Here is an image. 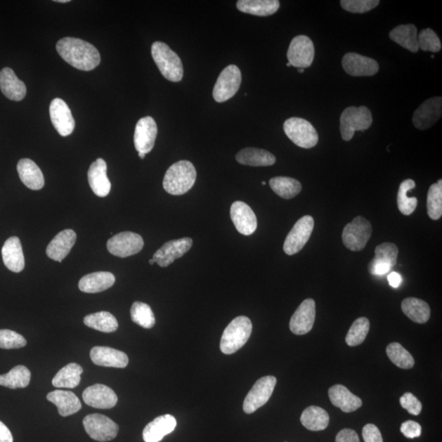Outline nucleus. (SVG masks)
<instances>
[{
    "instance_id": "f257e3e1",
    "label": "nucleus",
    "mask_w": 442,
    "mask_h": 442,
    "mask_svg": "<svg viewBox=\"0 0 442 442\" xmlns=\"http://www.w3.org/2000/svg\"><path fill=\"white\" fill-rule=\"evenodd\" d=\"M56 48L63 60L78 70L92 71L101 61L98 49L81 39L63 38L57 43Z\"/></svg>"
},
{
    "instance_id": "f03ea898",
    "label": "nucleus",
    "mask_w": 442,
    "mask_h": 442,
    "mask_svg": "<svg viewBox=\"0 0 442 442\" xmlns=\"http://www.w3.org/2000/svg\"><path fill=\"white\" fill-rule=\"evenodd\" d=\"M197 171L193 163L180 161L168 169L163 180V188L169 195L180 196L195 186Z\"/></svg>"
},
{
    "instance_id": "7ed1b4c3",
    "label": "nucleus",
    "mask_w": 442,
    "mask_h": 442,
    "mask_svg": "<svg viewBox=\"0 0 442 442\" xmlns=\"http://www.w3.org/2000/svg\"><path fill=\"white\" fill-rule=\"evenodd\" d=\"M152 56L159 71L168 81L181 82L183 77L181 59L176 52L165 43L154 42L152 46Z\"/></svg>"
},
{
    "instance_id": "20e7f679",
    "label": "nucleus",
    "mask_w": 442,
    "mask_h": 442,
    "mask_svg": "<svg viewBox=\"0 0 442 442\" xmlns=\"http://www.w3.org/2000/svg\"><path fill=\"white\" fill-rule=\"evenodd\" d=\"M252 324L246 316H238L230 322L223 332L221 340V351L226 355L235 353L250 339Z\"/></svg>"
},
{
    "instance_id": "39448f33",
    "label": "nucleus",
    "mask_w": 442,
    "mask_h": 442,
    "mask_svg": "<svg viewBox=\"0 0 442 442\" xmlns=\"http://www.w3.org/2000/svg\"><path fill=\"white\" fill-rule=\"evenodd\" d=\"M372 123V113L365 106L346 108L340 117V131L342 140L350 141L356 131L368 130Z\"/></svg>"
},
{
    "instance_id": "423d86ee",
    "label": "nucleus",
    "mask_w": 442,
    "mask_h": 442,
    "mask_svg": "<svg viewBox=\"0 0 442 442\" xmlns=\"http://www.w3.org/2000/svg\"><path fill=\"white\" fill-rule=\"evenodd\" d=\"M286 136L301 148H314L319 142V136L309 122L300 117H291L284 124Z\"/></svg>"
},
{
    "instance_id": "0eeeda50",
    "label": "nucleus",
    "mask_w": 442,
    "mask_h": 442,
    "mask_svg": "<svg viewBox=\"0 0 442 442\" xmlns=\"http://www.w3.org/2000/svg\"><path fill=\"white\" fill-rule=\"evenodd\" d=\"M370 222L362 216H357L347 223L342 232V242L352 252L363 250L372 235Z\"/></svg>"
},
{
    "instance_id": "6e6552de",
    "label": "nucleus",
    "mask_w": 442,
    "mask_h": 442,
    "mask_svg": "<svg viewBox=\"0 0 442 442\" xmlns=\"http://www.w3.org/2000/svg\"><path fill=\"white\" fill-rule=\"evenodd\" d=\"M276 384L277 379L274 376H266L258 379L243 402V411L247 415L252 414L265 405L274 392Z\"/></svg>"
},
{
    "instance_id": "1a4fd4ad",
    "label": "nucleus",
    "mask_w": 442,
    "mask_h": 442,
    "mask_svg": "<svg viewBox=\"0 0 442 442\" xmlns=\"http://www.w3.org/2000/svg\"><path fill=\"white\" fill-rule=\"evenodd\" d=\"M242 82V74L236 65L223 69L213 89V98L217 103H223L235 96Z\"/></svg>"
},
{
    "instance_id": "9d476101",
    "label": "nucleus",
    "mask_w": 442,
    "mask_h": 442,
    "mask_svg": "<svg viewBox=\"0 0 442 442\" xmlns=\"http://www.w3.org/2000/svg\"><path fill=\"white\" fill-rule=\"evenodd\" d=\"M83 425L87 434L93 440L105 442L117 438L119 426L108 417L99 414L84 417Z\"/></svg>"
},
{
    "instance_id": "9b49d317",
    "label": "nucleus",
    "mask_w": 442,
    "mask_h": 442,
    "mask_svg": "<svg viewBox=\"0 0 442 442\" xmlns=\"http://www.w3.org/2000/svg\"><path fill=\"white\" fill-rule=\"evenodd\" d=\"M314 225L315 221L311 216H303L297 221L285 242L284 251L287 255H295L305 247L314 230Z\"/></svg>"
},
{
    "instance_id": "f8f14e48",
    "label": "nucleus",
    "mask_w": 442,
    "mask_h": 442,
    "mask_svg": "<svg viewBox=\"0 0 442 442\" xmlns=\"http://www.w3.org/2000/svg\"><path fill=\"white\" fill-rule=\"evenodd\" d=\"M145 245L143 238L132 232L119 233L108 240L107 248L113 256L125 258L137 254Z\"/></svg>"
},
{
    "instance_id": "ddd939ff",
    "label": "nucleus",
    "mask_w": 442,
    "mask_h": 442,
    "mask_svg": "<svg viewBox=\"0 0 442 442\" xmlns=\"http://www.w3.org/2000/svg\"><path fill=\"white\" fill-rule=\"evenodd\" d=\"M287 57L292 67L303 69L309 67L314 61V44L308 37H296L290 43Z\"/></svg>"
},
{
    "instance_id": "4468645a",
    "label": "nucleus",
    "mask_w": 442,
    "mask_h": 442,
    "mask_svg": "<svg viewBox=\"0 0 442 442\" xmlns=\"http://www.w3.org/2000/svg\"><path fill=\"white\" fill-rule=\"evenodd\" d=\"M442 115V98L434 97L428 99L417 108L414 113V126L421 131L428 130L441 119Z\"/></svg>"
},
{
    "instance_id": "2eb2a0df",
    "label": "nucleus",
    "mask_w": 442,
    "mask_h": 442,
    "mask_svg": "<svg viewBox=\"0 0 442 442\" xmlns=\"http://www.w3.org/2000/svg\"><path fill=\"white\" fill-rule=\"evenodd\" d=\"M51 122L59 135L63 137L70 136L76 122L67 104L61 98H54L49 107Z\"/></svg>"
},
{
    "instance_id": "dca6fc26",
    "label": "nucleus",
    "mask_w": 442,
    "mask_h": 442,
    "mask_svg": "<svg viewBox=\"0 0 442 442\" xmlns=\"http://www.w3.org/2000/svg\"><path fill=\"white\" fill-rule=\"evenodd\" d=\"M192 245L193 240L190 238L167 242L159 248L153 255L152 259L159 266L167 267L190 251Z\"/></svg>"
},
{
    "instance_id": "f3484780",
    "label": "nucleus",
    "mask_w": 442,
    "mask_h": 442,
    "mask_svg": "<svg viewBox=\"0 0 442 442\" xmlns=\"http://www.w3.org/2000/svg\"><path fill=\"white\" fill-rule=\"evenodd\" d=\"M316 320V302L314 300L306 299L297 308L292 316L290 327L292 334L305 335L311 332Z\"/></svg>"
},
{
    "instance_id": "a211bd4d",
    "label": "nucleus",
    "mask_w": 442,
    "mask_h": 442,
    "mask_svg": "<svg viewBox=\"0 0 442 442\" xmlns=\"http://www.w3.org/2000/svg\"><path fill=\"white\" fill-rule=\"evenodd\" d=\"M342 64L344 71L352 77H372L379 70L375 59L356 53L345 54Z\"/></svg>"
},
{
    "instance_id": "6ab92c4d",
    "label": "nucleus",
    "mask_w": 442,
    "mask_h": 442,
    "mask_svg": "<svg viewBox=\"0 0 442 442\" xmlns=\"http://www.w3.org/2000/svg\"><path fill=\"white\" fill-rule=\"evenodd\" d=\"M157 136V126L151 117L141 118L136 126L134 142L138 152L148 153L152 150Z\"/></svg>"
},
{
    "instance_id": "aec40b11",
    "label": "nucleus",
    "mask_w": 442,
    "mask_h": 442,
    "mask_svg": "<svg viewBox=\"0 0 442 442\" xmlns=\"http://www.w3.org/2000/svg\"><path fill=\"white\" fill-rule=\"evenodd\" d=\"M83 400L86 405L96 409H112L117 403L115 392L103 384H96L87 387L83 392Z\"/></svg>"
},
{
    "instance_id": "412c9836",
    "label": "nucleus",
    "mask_w": 442,
    "mask_h": 442,
    "mask_svg": "<svg viewBox=\"0 0 442 442\" xmlns=\"http://www.w3.org/2000/svg\"><path fill=\"white\" fill-rule=\"evenodd\" d=\"M230 216L237 230L243 235H252L256 230L257 220L254 212L245 202H233L230 208Z\"/></svg>"
},
{
    "instance_id": "4be33fe9",
    "label": "nucleus",
    "mask_w": 442,
    "mask_h": 442,
    "mask_svg": "<svg viewBox=\"0 0 442 442\" xmlns=\"http://www.w3.org/2000/svg\"><path fill=\"white\" fill-rule=\"evenodd\" d=\"M91 358L93 364L98 366L126 368L129 358L126 353L108 346H94L91 351Z\"/></svg>"
},
{
    "instance_id": "5701e85b",
    "label": "nucleus",
    "mask_w": 442,
    "mask_h": 442,
    "mask_svg": "<svg viewBox=\"0 0 442 442\" xmlns=\"http://www.w3.org/2000/svg\"><path fill=\"white\" fill-rule=\"evenodd\" d=\"M107 163L98 158L91 164L88 171V181L94 195L104 197L111 191V183L107 176Z\"/></svg>"
},
{
    "instance_id": "b1692460",
    "label": "nucleus",
    "mask_w": 442,
    "mask_h": 442,
    "mask_svg": "<svg viewBox=\"0 0 442 442\" xmlns=\"http://www.w3.org/2000/svg\"><path fill=\"white\" fill-rule=\"evenodd\" d=\"M177 421L171 415L157 417L149 423L143 431V438L145 442H160L167 435L176 429Z\"/></svg>"
},
{
    "instance_id": "393cba45",
    "label": "nucleus",
    "mask_w": 442,
    "mask_h": 442,
    "mask_svg": "<svg viewBox=\"0 0 442 442\" xmlns=\"http://www.w3.org/2000/svg\"><path fill=\"white\" fill-rule=\"evenodd\" d=\"M0 89L5 97L16 102L22 101L27 94L26 84L9 67L0 72Z\"/></svg>"
},
{
    "instance_id": "a878e982",
    "label": "nucleus",
    "mask_w": 442,
    "mask_h": 442,
    "mask_svg": "<svg viewBox=\"0 0 442 442\" xmlns=\"http://www.w3.org/2000/svg\"><path fill=\"white\" fill-rule=\"evenodd\" d=\"M77 241V233L72 230H65L58 233L47 247L46 254L53 261L61 263Z\"/></svg>"
},
{
    "instance_id": "bb28decb",
    "label": "nucleus",
    "mask_w": 442,
    "mask_h": 442,
    "mask_svg": "<svg viewBox=\"0 0 442 442\" xmlns=\"http://www.w3.org/2000/svg\"><path fill=\"white\" fill-rule=\"evenodd\" d=\"M2 257L9 271L19 273L24 270L25 258L21 241L18 237L9 238L2 247Z\"/></svg>"
},
{
    "instance_id": "cd10ccee",
    "label": "nucleus",
    "mask_w": 442,
    "mask_h": 442,
    "mask_svg": "<svg viewBox=\"0 0 442 442\" xmlns=\"http://www.w3.org/2000/svg\"><path fill=\"white\" fill-rule=\"evenodd\" d=\"M330 399L332 404L345 413H351L360 408L362 401L344 385L337 384L330 387Z\"/></svg>"
},
{
    "instance_id": "c85d7f7f",
    "label": "nucleus",
    "mask_w": 442,
    "mask_h": 442,
    "mask_svg": "<svg viewBox=\"0 0 442 442\" xmlns=\"http://www.w3.org/2000/svg\"><path fill=\"white\" fill-rule=\"evenodd\" d=\"M115 282L116 278L110 272H94L82 278L79 289L86 294H97L110 289Z\"/></svg>"
},
{
    "instance_id": "c756f323",
    "label": "nucleus",
    "mask_w": 442,
    "mask_h": 442,
    "mask_svg": "<svg viewBox=\"0 0 442 442\" xmlns=\"http://www.w3.org/2000/svg\"><path fill=\"white\" fill-rule=\"evenodd\" d=\"M17 169L20 178L30 190H39L44 186L43 173L31 159H21Z\"/></svg>"
},
{
    "instance_id": "7c9ffc66",
    "label": "nucleus",
    "mask_w": 442,
    "mask_h": 442,
    "mask_svg": "<svg viewBox=\"0 0 442 442\" xmlns=\"http://www.w3.org/2000/svg\"><path fill=\"white\" fill-rule=\"evenodd\" d=\"M47 400L57 406L59 415L63 417L76 414L82 407L81 401L72 391L56 390L49 392Z\"/></svg>"
},
{
    "instance_id": "2f4dec72",
    "label": "nucleus",
    "mask_w": 442,
    "mask_h": 442,
    "mask_svg": "<svg viewBox=\"0 0 442 442\" xmlns=\"http://www.w3.org/2000/svg\"><path fill=\"white\" fill-rule=\"evenodd\" d=\"M236 160L242 165L251 167H269L274 165L276 158L264 149L247 148L236 155Z\"/></svg>"
},
{
    "instance_id": "473e14b6",
    "label": "nucleus",
    "mask_w": 442,
    "mask_h": 442,
    "mask_svg": "<svg viewBox=\"0 0 442 442\" xmlns=\"http://www.w3.org/2000/svg\"><path fill=\"white\" fill-rule=\"evenodd\" d=\"M280 7V3L278 0H240L237 2V8L240 12L259 17L271 16Z\"/></svg>"
},
{
    "instance_id": "72a5a7b5",
    "label": "nucleus",
    "mask_w": 442,
    "mask_h": 442,
    "mask_svg": "<svg viewBox=\"0 0 442 442\" xmlns=\"http://www.w3.org/2000/svg\"><path fill=\"white\" fill-rule=\"evenodd\" d=\"M390 38L412 53L419 51L418 31L415 25H400L390 32Z\"/></svg>"
},
{
    "instance_id": "f704fd0d",
    "label": "nucleus",
    "mask_w": 442,
    "mask_h": 442,
    "mask_svg": "<svg viewBox=\"0 0 442 442\" xmlns=\"http://www.w3.org/2000/svg\"><path fill=\"white\" fill-rule=\"evenodd\" d=\"M301 423L308 430L323 431L330 424V415L321 407L311 405L302 412Z\"/></svg>"
},
{
    "instance_id": "c9c22d12",
    "label": "nucleus",
    "mask_w": 442,
    "mask_h": 442,
    "mask_svg": "<svg viewBox=\"0 0 442 442\" xmlns=\"http://www.w3.org/2000/svg\"><path fill=\"white\" fill-rule=\"evenodd\" d=\"M401 309L407 317L418 324H425L430 319L431 310L428 303L418 298H406L401 303Z\"/></svg>"
},
{
    "instance_id": "e433bc0d",
    "label": "nucleus",
    "mask_w": 442,
    "mask_h": 442,
    "mask_svg": "<svg viewBox=\"0 0 442 442\" xmlns=\"http://www.w3.org/2000/svg\"><path fill=\"white\" fill-rule=\"evenodd\" d=\"M82 367L76 363H70L63 367L53 377L52 384L58 389H74L82 380Z\"/></svg>"
},
{
    "instance_id": "4c0bfd02",
    "label": "nucleus",
    "mask_w": 442,
    "mask_h": 442,
    "mask_svg": "<svg viewBox=\"0 0 442 442\" xmlns=\"http://www.w3.org/2000/svg\"><path fill=\"white\" fill-rule=\"evenodd\" d=\"M84 324L91 329L110 334L117 330L118 322L115 316L107 311L93 313L84 318Z\"/></svg>"
},
{
    "instance_id": "58836bf2",
    "label": "nucleus",
    "mask_w": 442,
    "mask_h": 442,
    "mask_svg": "<svg viewBox=\"0 0 442 442\" xmlns=\"http://www.w3.org/2000/svg\"><path fill=\"white\" fill-rule=\"evenodd\" d=\"M31 372L24 365H18L7 374L0 375V386L11 389H25L31 382Z\"/></svg>"
},
{
    "instance_id": "ea45409f",
    "label": "nucleus",
    "mask_w": 442,
    "mask_h": 442,
    "mask_svg": "<svg viewBox=\"0 0 442 442\" xmlns=\"http://www.w3.org/2000/svg\"><path fill=\"white\" fill-rule=\"evenodd\" d=\"M270 186L277 195L285 200H291L299 195L302 190L301 183L295 178L285 176L272 178Z\"/></svg>"
},
{
    "instance_id": "a19ab883",
    "label": "nucleus",
    "mask_w": 442,
    "mask_h": 442,
    "mask_svg": "<svg viewBox=\"0 0 442 442\" xmlns=\"http://www.w3.org/2000/svg\"><path fill=\"white\" fill-rule=\"evenodd\" d=\"M415 187V183L413 180H405L400 185L398 195H397V205H398L399 211L405 216L411 215L418 205V200L416 197L407 196L408 192L413 190Z\"/></svg>"
},
{
    "instance_id": "79ce46f5",
    "label": "nucleus",
    "mask_w": 442,
    "mask_h": 442,
    "mask_svg": "<svg viewBox=\"0 0 442 442\" xmlns=\"http://www.w3.org/2000/svg\"><path fill=\"white\" fill-rule=\"evenodd\" d=\"M386 355L390 360L400 369L413 368L415 359L408 351H406L398 342H392L386 346Z\"/></svg>"
},
{
    "instance_id": "37998d69",
    "label": "nucleus",
    "mask_w": 442,
    "mask_h": 442,
    "mask_svg": "<svg viewBox=\"0 0 442 442\" xmlns=\"http://www.w3.org/2000/svg\"><path fill=\"white\" fill-rule=\"evenodd\" d=\"M131 320L136 325L145 329H152L155 325L156 320L151 307L146 303L136 301L131 309Z\"/></svg>"
},
{
    "instance_id": "c03bdc74",
    "label": "nucleus",
    "mask_w": 442,
    "mask_h": 442,
    "mask_svg": "<svg viewBox=\"0 0 442 442\" xmlns=\"http://www.w3.org/2000/svg\"><path fill=\"white\" fill-rule=\"evenodd\" d=\"M370 320L365 317L359 318L354 321L346 337V344L356 346L363 344L370 331Z\"/></svg>"
},
{
    "instance_id": "a18cd8bd",
    "label": "nucleus",
    "mask_w": 442,
    "mask_h": 442,
    "mask_svg": "<svg viewBox=\"0 0 442 442\" xmlns=\"http://www.w3.org/2000/svg\"><path fill=\"white\" fill-rule=\"evenodd\" d=\"M428 214L431 220L438 221L442 216V181L434 183L429 188L427 198Z\"/></svg>"
},
{
    "instance_id": "49530a36",
    "label": "nucleus",
    "mask_w": 442,
    "mask_h": 442,
    "mask_svg": "<svg viewBox=\"0 0 442 442\" xmlns=\"http://www.w3.org/2000/svg\"><path fill=\"white\" fill-rule=\"evenodd\" d=\"M398 253V247H397L394 243H382V245L376 247L375 256L372 261L389 265L391 268H392L396 264Z\"/></svg>"
},
{
    "instance_id": "de8ad7c7",
    "label": "nucleus",
    "mask_w": 442,
    "mask_h": 442,
    "mask_svg": "<svg viewBox=\"0 0 442 442\" xmlns=\"http://www.w3.org/2000/svg\"><path fill=\"white\" fill-rule=\"evenodd\" d=\"M418 42L419 48L424 52L436 53L439 52L441 48V43L438 34L429 28L422 30L418 34Z\"/></svg>"
},
{
    "instance_id": "09e8293b",
    "label": "nucleus",
    "mask_w": 442,
    "mask_h": 442,
    "mask_svg": "<svg viewBox=\"0 0 442 442\" xmlns=\"http://www.w3.org/2000/svg\"><path fill=\"white\" fill-rule=\"evenodd\" d=\"M27 345V340L18 332L9 330H0V349H18Z\"/></svg>"
},
{
    "instance_id": "8fccbe9b",
    "label": "nucleus",
    "mask_w": 442,
    "mask_h": 442,
    "mask_svg": "<svg viewBox=\"0 0 442 442\" xmlns=\"http://www.w3.org/2000/svg\"><path fill=\"white\" fill-rule=\"evenodd\" d=\"M379 0H342V8L352 13L370 12L379 4Z\"/></svg>"
},
{
    "instance_id": "3c124183",
    "label": "nucleus",
    "mask_w": 442,
    "mask_h": 442,
    "mask_svg": "<svg viewBox=\"0 0 442 442\" xmlns=\"http://www.w3.org/2000/svg\"><path fill=\"white\" fill-rule=\"evenodd\" d=\"M400 403L402 408H404L412 415H420L422 411L421 402L417 397L410 394V392H406L400 398Z\"/></svg>"
},
{
    "instance_id": "603ef678",
    "label": "nucleus",
    "mask_w": 442,
    "mask_h": 442,
    "mask_svg": "<svg viewBox=\"0 0 442 442\" xmlns=\"http://www.w3.org/2000/svg\"><path fill=\"white\" fill-rule=\"evenodd\" d=\"M401 434H403L405 438L409 439H414L420 438L422 434L421 425L417 422L413 420H408L405 422L401 426Z\"/></svg>"
},
{
    "instance_id": "864d4df0",
    "label": "nucleus",
    "mask_w": 442,
    "mask_h": 442,
    "mask_svg": "<svg viewBox=\"0 0 442 442\" xmlns=\"http://www.w3.org/2000/svg\"><path fill=\"white\" fill-rule=\"evenodd\" d=\"M365 442H384L380 430L375 424H366L362 430Z\"/></svg>"
},
{
    "instance_id": "5fc2aeb1",
    "label": "nucleus",
    "mask_w": 442,
    "mask_h": 442,
    "mask_svg": "<svg viewBox=\"0 0 442 442\" xmlns=\"http://www.w3.org/2000/svg\"><path fill=\"white\" fill-rule=\"evenodd\" d=\"M336 442H360L356 431L349 429H342L336 436Z\"/></svg>"
},
{
    "instance_id": "6e6d98bb",
    "label": "nucleus",
    "mask_w": 442,
    "mask_h": 442,
    "mask_svg": "<svg viewBox=\"0 0 442 442\" xmlns=\"http://www.w3.org/2000/svg\"><path fill=\"white\" fill-rule=\"evenodd\" d=\"M369 271L372 275H384L389 273L391 268L389 265L382 264L371 261L369 264Z\"/></svg>"
},
{
    "instance_id": "4d7b16f0",
    "label": "nucleus",
    "mask_w": 442,
    "mask_h": 442,
    "mask_svg": "<svg viewBox=\"0 0 442 442\" xmlns=\"http://www.w3.org/2000/svg\"><path fill=\"white\" fill-rule=\"evenodd\" d=\"M0 442H13L11 431L1 421H0Z\"/></svg>"
},
{
    "instance_id": "13d9d810",
    "label": "nucleus",
    "mask_w": 442,
    "mask_h": 442,
    "mask_svg": "<svg viewBox=\"0 0 442 442\" xmlns=\"http://www.w3.org/2000/svg\"><path fill=\"white\" fill-rule=\"evenodd\" d=\"M387 280H389L391 287L397 289V287H399L401 285L402 277L398 273L391 272L389 276H387Z\"/></svg>"
},
{
    "instance_id": "bf43d9fd",
    "label": "nucleus",
    "mask_w": 442,
    "mask_h": 442,
    "mask_svg": "<svg viewBox=\"0 0 442 442\" xmlns=\"http://www.w3.org/2000/svg\"><path fill=\"white\" fill-rule=\"evenodd\" d=\"M57 3H68L70 2V0H56Z\"/></svg>"
},
{
    "instance_id": "052dcab7",
    "label": "nucleus",
    "mask_w": 442,
    "mask_h": 442,
    "mask_svg": "<svg viewBox=\"0 0 442 442\" xmlns=\"http://www.w3.org/2000/svg\"><path fill=\"white\" fill-rule=\"evenodd\" d=\"M146 154L145 153H143V152H138V156H140V157L141 159H143L145 157Z\"/></svg>"
},
{
    "instance_id": "680f3d73",
    "label": "nucleus",
    "mask_w": 442,
    "mask_h": 442,
    "mask_svg": "<svg viewBox=\"0 0 442 442\" xmlns=\"http://www.w3.org/2000/svg\"><path fill=\"white\" fill-rule=\"evenodd\" d=\"M297 71H298V72L303 73V72H305V69H303V68H298V70H297Z\"/></svg>"
},
{
    "instance_id": "e2e57ef3",
    "label": "nucleus",
    "mask_w": 442,
    "mask_h": 442,
    "mask_svg": "<svg viewBox=\"0 0 442 442\" xmlns=\"http://www.w3.org/2000/svg\"><path fill=\"white\" fill-rule=\"evenodd\" d=\"M154 263H155V261H154V260H153V259H150V260H149V264H150V265H153V264H154Z\"/></svg>"
},
{
    "instance_id": "0e129e2a",
    "label": "nucleus",
    "mask_w": 442,
    "mask_h": 442,
    "mask_svg": "<svg viewBox=\"0 0 442 442\" xmlns=\"http://www.w3.org/2000/svg\"><path fill=\"white\" fill-rule=\"evenodd\" d=\"M287 67H291V64L290 63H287Z\"/></svg>"
},
{
    "instance_id": "69168bd1",
    "label": "nucleus",
    "mask_w": 442,
    "mask_h": 442,
    "mask_svg": "<svg viewBox=\"0 0 442 442\" xmlns=\"http://www.w3.org/2000/svg\"><path fill=\"white\" fill-rule=\"evenodd\" d=\"M262 185H263V186H266V183L265 181H263V182H262Z\"/></svg>"
},
{
    "instance_id": "338daca9",
    "label": "nucleus",
    "mask_w": 442,
    "mask_h": 442,
    "mask_svg": "<svg viewBox=\"0 0 442 442\" xmlns=\"http://www.w3.org/2000/svg\"><path fill=\"white\" fill-rule=\"evenodd\" d=\"M285 442H287V441H285Z\"/></svg>"
}]
</instances>
